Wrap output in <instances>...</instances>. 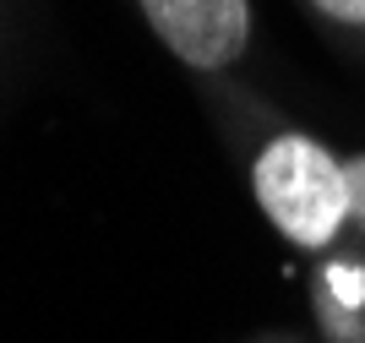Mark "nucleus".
Masks as SVG:
<instances>
[{"label": "nucleus", "mask_w": 365, "mask_h": 343, "mask_svg": "<svg viewBox=\"0 0 365 343\" xmlns=\"http://www.w3.org/2000/svg\"><path fill=\"white\" fill-rule=\"evenodd\" d=\"M251 191H257V208L267 213V224L289 245H300V251L333 245L338 229L349 224V175H344V158L305 131H278L257 153Z\"/></svg>", "instance_id": "f257e3e1"}, {"label": "nucleus", "mask_w": 365, "mask_h": 343, "mask_svg": "<svg viewBox=\"0 0 365 343\" xmlns=\"http://www.w3.org/2000/svg\"><path fill=\"white\" fill-rule=\"evenodd\" d=\"M148 28L164 49L191 71H224L235 66L251 39V6L245 0H137Z\"/></svg>", "instance_id": "f03ea898"}, {"label": "nucleus", "mask_w": 365, "mask_h": 343, "mask_svg": "<svg viewBox=\"0 0 365 343\" xmlns=\"http://www.w3.org/2000/svg\"><path fill=\"white\" fill-rule=\"evenodd\" d=\"M322 295L333 300V311H365V267L360 262H333L322 272Z\"/></svg>", "instance_id": "7ed1b4c3"}, {"label": "nucleus", "mask_w": 365, "mask_h": 343, "mask_svg": "<svg viewBox=\"0 0 365 343\" xmlns=\"http://www.w3.org/2000/svg\"><path fill=\"white\" fill-rule=\"evenodd\" d=\"M344 175H349V218L365 224V153L344 158Z\"/></svg>", "instance_id": "20e7f679"}, {"label": "nucleus", "mask_w": 365, "mask_h": 343, "mask_svg": "<svg viewBox=\"0 0 365 343\" xmlns=\"http://www.w3.org/2000/svg\"><path fill=\"white\" fill-rule=\"evenodd\" d=\"M317 11L333 22H349V28H365V0H317Z\"/></svg>", "instance_id": "39448f33"}]
</instances>
